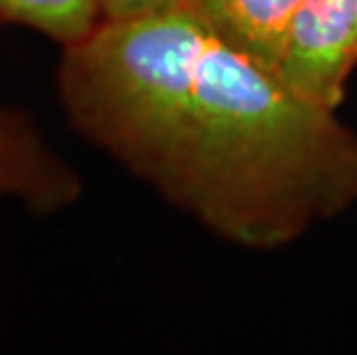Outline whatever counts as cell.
<instances>
[{"mask_svg": "<svg viewBox=\"0 0 357 355\" xmlns=\"http://www.w3.org/2000/svg\"><path fill=\"white\" fill-rule=\"evenodd\" d=\"M58 97L93 146L210 233L275 252L357 203V132L187 10L104 21Z\"/></svg>", "mask_w": 357, "mask_h": 355, "instance_id": "obj_1", "label": "cell"}, {"mask_svg": "<svg viewBox=\"0 0 357 355\" xmlns=\"http://www.w3.org/2000/svg\"><path fill=\"white\" fill-rule=\"evenodd\" d=\"M357 70V0H302L279 77L300 97L339 111Z\"/></svg>", "mask_w": 357, "mask_h": 355, "instance_id": "obj_2", "label": "cell"}, {"mask_svg": "<svg viewBox=\"0 0 357 355\" xmlns=\"http://www.w3.org/2000/svg\"><path fill=\"white\" fill-rule=\"evenodd\" d=\"M81 194V176L53 153L33 118L0 107V203L17 199L35 215H56Z\"/></svg>", "mask_w": 357, "mask_h": 355, "instance_id": "obj_3", "label": "cell"}, {"mask_svg": "<svg viewBox=\"0 0 357 355\" xmlns=\"http://www.w3.org/2000/svg\"><path fill=\"white\" fill-rule=\"evenodd\" d=\"M302 0H187L185 10L219 40L277 70Z\"/></svg>", "mask_w": 357, "mask_h": 355, "instance_id": "obj_4", "label": "cell"}, {"mask_svg": "<svg viewBox=\"0 0 357 355\" xmlns=\"http://www.w3.org/2000/svg\"><path fill=\"white\" fill-rule=\"evenodd\" d=\"M0 24L24 26L67 49L104 24L102 0H0Z\"/></svg>", "mask_w": 357, "mask_h": 355, "instance_id": "obj_5", "label": "cell"}, {"mask_svg": "<svg viewBox=\"0 0 357 355\" xmlns=\"http://www.w3.org/2000/svg\"><path fill=\"white\" fill-rule=\"evenodd\" d=\"M187 0H102L104 21L150 17L173 10H185Z\"/></svg>", "mask_w": 357, "mask_h": 355, "instance_id": "obj_6", "label": "cell"}]
</instances>
